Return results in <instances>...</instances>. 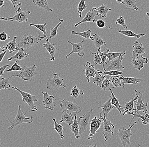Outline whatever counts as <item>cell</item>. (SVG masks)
<instances>
[{"label":"cell","mask_w":149,"mask_h":147,"mask_svg":"<svg viewBox=\"0 0 149 147\" xmlns=\"http://www.w3.org/2000/svg\"><path fill=\"white\" fill-rule=\"evenodd\" d=\"M47 24V23H45V24H30L29 26H33L35 27L36 28L42 32L44 38H46L47 35V32H46V28H45V26H46Z\"/></svg>","instance_id":"42"},{"label":"cell","mask_w":149,"mask_h":147,"mask_svg":"<svg viewBox=\"0 0 149 147\" xmlns=\"http://www.w3.org/2000/svg\"><path fill=\"white\" fill-rule=\"evenodd\" d=\"M64 79L58 73H54V77L49 78L47 81L46 87L49 90H56L60 88H66L67 85L63 83Z\"/></svg>","instance_id":"4"},{"label":"cell","mask_w":149,"mask_h":147,"mask_svg":"<svg viewBox=\"0 0 149 147\" xmlns=\"http://www.w3.org/2000/svg\"><path fill=\"white\" fill-rule=\"evenodd\" d=\"M124 58V56H121L119 57L116 58L115 59L111 61L110 65L107 67V68H104L103 70L105 71H110V70H123L125 67L122 64V60Z\"/></svg>","instance_id":"14"},{"label":"cell","mask_w":149,"mask_h":147,"mask_svg":"<svg viewBox=\"0 0 149 147\" xmlns=\"http://www.w3.org/2000/svg\"><path fill=\"white\" fill-rule=\"evenodd\" d=\"M44 38L41 37L40 34L32 35L29 33H24L17 46L19 48H23L24 49H30L41 42Z\"/></svg>","instance_id":"1"},{"label":"cell","mask_w":149,"mask_h":147,"mask_svg":"<svg viewBox=\"0 0 149 147\" xmlns=\"http://www.w3.org/2000/svg\"><path fill=\"white\" fill-rule=\"evenodd\" d=\"M17 38V37H14L13 40L7 43L5 45H3V49L9 50V54H11L15 52L16 50H19V48L18 47L17 43L16 40Z\"/></svg>","instance_id":"26"},{"label":"cell","mask_w":149,"mask_h":147,"mask_svg":"<svg viewBox=\"0 0 149 147\" xmlns=\"http://www.w3.org/2000/svg\"><path fill=\"white\" fill-rule=\"evenodd\" d=\"M146 14H147V15L148 16V18L149 19V13H146Z\"/></svg>","instance_id":"60"},{"label":"cell","mask_w":149,"mask_h":147,"mask_svg":"<svg viewBox=\"0 0 149 147\" xmlns=\"http://www.w3.org/2000/svg\"><path fill=\"white\" fill-rule=\"evenodd\" d=\"M124 5L128 9H131L132 10L138 11L139 8L136 5V0H123Z\"/></svg>","instance_id":"39"},{"label":"cell","mask_w":149,"mask_h":147,"mask_svg":"<svg viewBox=\"0 0 149 147\" xmlns=\"http://www.w3.org/2000/svg\"><path fill=\"white\" fill-rule=\"evenodd\" d=\"M53 121L54 123V125L53 129L55 130L56 132L58 133L60 138L61 139H63L65 138V136L63 134V129H64L63 125L60 123H58L57 122L55 118L53 119Z\"/></svg>","instance_id":"34"},{"label":"cell","mask_w":149,"mask_h":147,"mask_svg":"<svg viewBox=\"0 0 149 147\" xmlns=\"http://www.w3.org/2000/svg\"><path fill=\"white\" fill-rule=\"evenodd\" d=\"M118 75V77L121 79V84L123 88L125 87V84H136L138 83H141L140 81L142 80L141 79H138V78H135V77H124L122 75L119 76Z\"/></svg>","instance_id":"22"},{"label":"cell","mask_w":149,"mask_h":147,"mask_svg":"<svg viewBox=\"0 0 149 147\" xmlns=\"http://www.w3.org/2000/svg\"><path fill=\"white\" fill-rule=\"evenodd\" d=\"M5 51V50H4V49H2L1 47H0V54L3 52H4Z\"/></svg>","instance_id":"58"},{"label":"cell","mask_w":149,"mask_h":147,"mask_svg":"<svg viewBox=\"0 0 149 147\" xmlns=\"http://www.w3.org/2000/svg\"><path fill=\"white\" fill-rule=\"evenodd\" d=\"M13 77V76H10L8 78H1L0 80V90H10L11 88V84L9 83V79Z\"/></svg>","instance_id":"35"},{"label":"cell","mask_w":149,"mask_h":147,"mask_svg":"<svg viewBox=\"0 0 149 147\" xmlns=\"http://www.w3.org/2000/svg\"><path fill=\"white\" fill-rule=\"evenodd\" d=\"M43 95L44 99L42 100V104L46 109L53 111L57 107L55 101L56 98L53 95H50L47 92H42Z\"/></svg>","instance_id":"11"},{"label":"cell","mask_w":149,"mask_h":147,"mask_svg":"<svg viewBox=\"0 0 149 147\" xmlns=\"http://www.w3.org/2000/svg\"><path fill=\"white\" fill-rule=\"evenodd\" d=\"M45 43H43L42 47L46 48L47 51L51 55V57L50 59V61H54L55 60L54 56L56 52V51L58 50L59 48L56 46V45L54 43L51 44L50 42V39L49 38L46 39L45 40Z\"/></svg>","instance_id":"19"},{"label":"cell","mask_w":149,"mask_h":147,"mask_svg":"<svg viewBox=\"0 0 149 147\" xmlns=\"http://www.w3.org/2000/svg\"><path fill=\"white\" fill-rule=\"evenodd\" d=\"M97 72L101 74H105V75H109L111 76H118V75H120L123 74L124 72H122L120 71H118V70H112L110 71H105L103 72L101 70H97Z\"/></svg>","instance_id":"46"},{"label":"cell","mask_w":149,"mask_h":147,"mask_svg":"<svg viewBox=\"0 0 149 147\" xmlns=\"http://www.w3.org/2000/svg\"><path fill=\"white\" fill-rule=\"evenodd\" d=\"M106 75L105 74L97 72L93 77V82L94 84H96L97 86H101L102 82L106 79Z\"/></svg>","instance_id":"37"},{"label":"cell","mask_w":149,"mask_h":147,"mask_svg":"<svg viewBox=\"0 0 149 147\" xmlns=\"http://www.w3.org/2000/svg\"><path fill=\"white\" fill-rule=\"evenodd\" d=\"M92 54H94V60H93V63H95V65L100 64V65H102V61L101 59V57L99 54V51L97 50V52H92Z\"/></svg>","instance_id":"48"},{"label":"cell","mask_w":149,"mask_h":147,"mask_svg":"<svg viewBox=\"0 0 149 147\" xmlns=\"http://www.w3.org/2000/svg\"><path fill=\"white\" fill-rule=\"evenodd\" d=\"M109 80L115 87L122 86L121 79L118 77V76H110Z\"/></svg>","instance_id":"44"},{"label":"cell","mask_w":149,"mask_h":147,"mask_svg":"<svg viewBox=\"0 0 149 147\" xmlns=\"http://www.w3.org/2000/svg\"><path fill=\"white\" fill-rule=\"evenodd\" d=\"M84 93V90L79 89L77 85H75L72 88L70 95L74 98H77L80 95H83Z\"/></svg>","instance_id":"40"},{"label":"cell","mask_w":149,"mask_h":147,"mask_svg":"<svg viewBox=\"0 0 149 147\" xmlns=\"http://www.w3.org/2000/svg\"><path fill=\"white\" fill-rule=\"evenodd\" d=\"M24 69V68H22L18 65L17 61L15 62V63L11 68L9 69L6 70V72L22 71Z\"/></svg>","instance_id":"47"},{"label":"cell","mask_w":149,"mask_h":147,"mask_svg":"<svg viewBox=\"0 0 149 147\" xmlns=\"http://www.w3.org/2000/svg\"><path fill=\"white\" fill-rule=\"evenodd\" d=\"M86 0H81L80 2L78 4V12L79 13V17L81 18L82 17V13L84 10H85L87 8V6L86 5L85 2Z\"/></svg>","instance_id":"45"},{"label":"cell","mask_w":149,"mask_h":147,"mask_svg":"<svg viewBox=\"0 0 149 147\" xmlns=\"http://www.w3.org/2000/svg\"><path fill=\"white\" fill-rule=\"evenodd\" d=\"M110 98L107 102H105L104 104H103L102 106H100L99 107V108H101L102 109V113L105 114L106 118H108V115L109 112L112 109L114 108V106L111 103V96L109 95Z\"/></svg>","instance_id":"25"},{"label":"cell","mask_w":149,"mask_h":147,"mask_svg":"<svg viewBox=\"0 0 149 147\" xmlns=\"http://www.w3.org/2000/svg\"><path fill=\"white\" fill-rule=\"evenodd\" d=\"M92 32V31L91 30H88L86 31L81 32H76L75 31L73 30L71 31V34H73V35H79L86 40L91 39L92 41H93L94 39H93V36H91V34Z\"/></svg>","instance_id":"36"},{"label":"cell","mask_w":149,"mask_h":147,"mask_svg":"<svg viewBox=\"0 0 149 147\" xmlns=\"http://www.w3.org/2000/svg\"><path fill=\"white\" fill-rule=\"evenodd\" d=\"M133 115V118H132V120L130 122V124H129V126L130 127L131 125V123H132V121H133L134 118H139L141 119V122L143 125H148L149 124V114H146L145 115L143 116L141 115L139 113V111H138L136 110L135 111V113H133L131 114Z\"/></svg>","instance_id":"31"},{"label":"cell","mask_w":149,"mask_h":147,"mask_svg":"<svg viewBox=\"0 0 149 147\" xmlns=\"http://www.w3.org/2000/svg\"><path fill=\"white\" fill-rule=\"evenodd\" d=\"M25 113H23V111L21 109L20 106L18 105V111L17 114L15 118L13 121V122L9 120V122L12 123L11 126H9V129H13L14 128L23 123H31L33 122V120L32 117L30 118L26 117Z\"/></svg>","instance_id":"5"},{"label":"cell","mask_w":149,"mask_h":147,"mask_svg":"<svg viewBox=\"0 0 149 147\" xmlns=\"http://www.w3.org/2000/svg\"><path fill=\"white\" fill-rule=\"evenodd\" d=\"M106 75V79L104 80L102 82V84H101V89L104 90H111L112 89L115 88L111 82L109 80V75Z\"/></svg>","instance_id":"33"},{"label":"cell","mask_w":149,"mask_h":147,"mask_svg":"<svg viewBox=\"0 0 149 147\" xmlns=\"http://www.w3.org/2000/svg\"><path fill=\"white\" fill-rule=\"evenodd\" d=\"M102 124V120L100 118H97L95 116L92 120L90 123V129L88 135L87 139H92L94 141L93 137L95 134H96L98 130L101 127Z\"/></svg>","instance_id":"12"},{"label":"cell","mask_w":149,"mask_h":147,"mask_svg":"<svg viewBox=\"0 0 149 147\" xmlns=\"http://www.w3.org/2000/svg\"><path fill=\"white\" fill-rule=\"evenodd\" d=\"M79 122L78 121L77 119V114L74 115V120L73 123L71 125L70 129L71 132L74 134L75 137L77 139H79L80 138V134H79Z\"/></svg>","instance_id":"29"},{"label":"cell","mask_w":149,"mask_h":147,"mask_svg":"<svg viewBox=\"0 0 149 147\" xmlns=\"http://www.w3.org/2000/svg\"><path fill=\"white\" fill-rule=\"evenodd\" d=\"M102 112V111L100 114V118L101 119L103 122V134L104 137V140L107 141L113 135L115 127L109 118L107 119L105 114Z\"/></svg>","instance_id":"3"},{"label":"cell","mask_w":149,"mask_h":147,"mask_svg":"<svg viewBox=\"0 0 149 147\" xmlns=\"http://www.w3.org/2000/svg\"><path fill=\"white\" fill-rule=\"evenodd\" d=\"M0 141H1V139H0Z\"/></svg>","instance_id":"61"},{"label":"cell","mask_w":149,"mask_h":147,"mask_svg":"<svg viewBox=\"0 0 149 147\" xmlns=\"http://www.w3.org/2000/svg\"><path fill=\"white\" fill-rule=\"evenodd\" d=\"M31 11H23L21 10L20 7H19L16 11L15 14L12 17H6L4 20L9 21L10 22L17 21L18 23H21L28 22L29 15L30 14Z\"/></svg>","instance_id":"8"},{"label":"cell","mask_w":149,"mask_h":147,"mask_svg":"<svg viewBox=\"0 0 149 147\" xmlns=\"http://www.w3.org/2000/svg\"><path fill=\"white\" fill-rule=\"evenodd\" d=\"M9 67V65H5L0 67V77L1 76H3L5 70L7 68Z\"/></svg>","instance_id":"54"},{"label":"cell","mask_w":149,"mask_h":147,"mask_svg":"<svg viewBox=\"0 0 149 147\" xmlns=\"http://www.w3.org/2000/svg\"><path fill=\"white\" fill-rule=\"evenodd\" d=\"M98 15V13L97 11L93 8L91 10H89L87 13L86 15L84 17V19L79 23L76 24L74 25V27H76L80 24L84 23H87V22H93L94 23H96L97 20L95 19V17Z\"/></svg>","instance_id":"16"},{"label":"cell","mask_w":149,"mask_h":147,"mask_svg":"<svg viewBox=\"0 0 149 147\" xmlns=\"http://www.w3.org/2000/svg\"><path fill=\"white\" fill-rule=\"evenodd\" d=\"M135 94L138 95V98L135 100L134 105L136 106V109L138 111H141L144 113H146L148 111V103L144 104L142 101V97L143 93L141 92H138L137 90H135Z\"/></svg>","instance_id":"15"},{"label":"cell","mask_w":149,"mask_h":147,"mask_svg":"<svg viewBox=\"0 0 149 147\" xmlns=\"http://www.w3.org/2000/svg\"><path fill=\"white\" fill-rule=\"evenodd\" d=\"M6 52H7V51L5 50L4 52L1 53L0 54V62H2V61L3 59V57H4L5 56L6 54Z\"/></svg>","instance_id":"55"},{"label":"cell","mask_w":149,"mask_h":147,"mask_svg":"<svg viewBox=\"0 0 149 147\" xmlns=\"http://www.w3.org/2000/svg\"><path fill=\"white\" fill-rule=\"evenodd\" d=\"M58 20L59 21V23L56 25V26L55 27L51 28V29H50L51 34L49 36V39H52L56 36L57 34H58L57 31L58 27L64 22L63 20L60 19V18H58Z\"/></svg>","instance_id":"43"},{"label":"cell","mask_w":149,"mask_h":147,"mask_svg":"<svg viewBox=\"0 0 149 147\" xmlns=\"http://www.w3.org/2000/svg\"><path fill=\"white\" fill-rule=\"evenodd\" d=\"M37 66L35 65L29 67L25 66L22 72L15 73L13 75V77H18L24 81H31L37 74Z\"/></svg>","instance_id":"6"},{"label":"cell","mask_w":149,"mask_h":147,"mask_svg":"<svg viewBox=\"0 0 149 147\" xmlns=\"http://www.w3.org/2000/svg\"><path fill=\"white\" fill-rule=\"evenodd\" d=\"M29 55V53H25L23 48H19L18 52L15 54L11 56L7 59L8 61H10L13 59H18V60H23L28 57Z\"/></svg>","instance_id":"28"},{"label":"cell","mask_w":149,"mask_h":147,"mask_svg":"<svg viewBox=\"0 0 149 147\" xmlns=\"http://www.w3.org/2000/svg\"><path fill=\"white\" fill-rule=\"evenodd\" d=\"M97 50L99 51V54L100 55L101 57V59H102V66L104 67L105 66V63L107 61V59L108 58L106 56V53H105L104 51L103 52H101V47L99 48L98 49H97Z\"/></svg>","instance_id":"50"},{"label":"cell","mask_w":149,"mask_h":147,"mask_svg":"<svg viewBox=\"0 0 149 147\" xmlns=\"http://www.w3.org/2000/svg\"></svg>","instance_id":"63"},{"label":"cell","mask_w":149,"mask_h":147,"mask_svg":"<svg viewBox=\"0 0 149 147\" xmlns=\"http://www.w3.org/2000/svg\"><path fill=\"white\" fill-rule=\"evenodd\" d=\"M11 88L18 91L22 95V99L23 102L26 103L29 105V108L27 111L25 113V114H27L31 111H37L38 109H37V107L34 105L35 102L38 101V99L36 96L31 94L28 92L22 91L15 86H12Z\"/></svg>","instance_id":"2"},{"label":"cell","mask_w":149,"mask_h":147,"mask_svg":"<svg viewBox=\"0 0 149 147\" xmlns=\"http://www.w3.org/2000/svg\"><path fill=\"white\" fill-rule=\"evenodd\" d=\"M61 120L59 121V122H65L69 125H71L74 122V118H73L71 112L63 110L62 112Z\"/></svg>","instance_id":"23"},{"label":"cell","mask_w":149,"mask_h":147,"mask_svg":"<svg viewBox=\"0 0 149 147\" xmlns=\"http://www.w3.org/2000/svg\"><path fill=\"white\" fill-rule=\"evenodd\" d=\"M118 32L125 35V36H127L128 37H133V38H136L137 39H139L140 38L143 37V36H146V34L145 33H139V34H136L133 31L130 30H118Z\"/></svg>","instance_id":"32"},{"label":"cell","mask_w":149,"mask_h":147,"mask_svg":"<svg viewBox=\"0 0 149 147\" xmlns=\"http://www.w3.org/2000/svg\"><path fill=\"white\" fill-rule=\"evenodd\" d=\"M93 8L96 10L98 13V16L101 17L103 18H106L109 12L111 10V8L103 4L98 8H97V7H93Z\"/></svg>","instance_id":"30"},{"label":"cell","mask_w":149,"mask_h":147,"mask_svg":"<svg viewBox=\"0 0 149 147\" xmlns=\"http://www.w3.org/2000/svg\"><path fill=\"white\" fill-rule=\"evenodd\" d=\"M116 24H119L121 26L123 27V28L127 29V26L125 24V20L124 17L123 16H120L116 20L115 22Z\"/></svg>","instance_id":"49"},{"label":"cell","mask_w":149,"mask_h":147,"mask_svg":"<svg viewBox=\"0 0 149 147\" xmlns=\"http://www.w3.org/2000/svg\"><path fill=\"white\" fill-rule=\"evenodd\" d=\"M104 52H105L106 56L108 58V61L105 63L106 64H108L110 61H112L113 59L121 56H124L126 54L125 51H123L122 52H111L109 48L106 49Z\"/></svg>","instance_id":"24"},{"label":"cell","mask_w":149,"mask_h":147,"mask_svg":"<svg viewBox=\"0 0 149 147\" xmlns=\"http://www.w3.org/2000/svg\"><path fill=\"white\" fill-rule=\"evenodd\" d=\"M5 0H0V10L1 8H3L4 6Z\"/></svg>","instance_id":"56"},{"label":"cell","mask_w":149,"mask_h":147,"mask_svg":"<svg viewBox=\"0 0 149 147\" xmlns=\"http://www.w3.org/2000/svg\"><path fill=\"white\" fill-rule=\"evenodd\" d=\"M84 67V72L85 76L87 79V82L89 83L90 82V79L93 78L97 73V70H96L94 65L88 62H86Z\"/></svg>","instance_id":"18"},{"label":"cell","mask_w":149,"mask_h":147,"mask_svg":"<svg viewBox=\"0 0 149 147\" xmlns=\"http://www.w3.org/2000/svg\"><path fill=\"white\" fill-rule=\"evenodd\" d=\"M116 1L117 2V3H119V4H121V3H123L124 5V2L123 0H116Z\"/></svg>","instance_id":"57"},{"label":"cell","mask_w":149,"mask_h":147,"mask_svg":"<svg viewBox=\"0 0 149 147\" xmlns=\"http://www.w3.org/2000/svg\"></svg>","instance_id":"62"},{"label":"cell","mask_w":149,"mask_h":147,"mask_svg":"<svg viewBox=\"0 0 149 147\" xmlns=\"http://www.w3.org/2000/svg\"><path fill=\"white\" fill-rule=\"evenodd\" d=\"M93 39H94V43L95 46L97 49L101 47L102 45H107L106 42L101 37L99 36L97 34H95L93 35Z\"/></svg>","instance_id":"38"},{"label":"cell","mask_w":149,"mask_h":147,"mask_svg":"<svg viewBox=\"0 0 149 147\" xmlns=\"http://www.w3.org/2000/svg\"><path fill=\"white\" fill-rule=\"evenodd\" d=\"M60 106L63 110L66 111L71 113L74 112L76 113H79L81 112V109L80 106L74 102L67 100L66 98L61 100Z\"/></svg>","instance_id":"10"},{"label":"cell","mask_w":149,"mask_h":147,"mask_svg":"<svg viewBox=\"0 0 149 147\" xmlns=\"http://www.w3.org/2000/svg\"><path fill=\"white\" fill-rule=\"evenodd\" d=\"M10 39V36H8L4 31L0 33V41H5L7 39Z\"/></svg>","instance_id":"53"},{"label":"cell","mask_w":149,"mask_h":147,"mask_svg":"<svg viewBox=\"0 0 149 147\" xmlns=\"http://www.w3.org/2000/svg\"><path fill=\"white\" fill-rule=\"evenodd\" d=\"M133 51L132 52V57H136L139 55L145 54H146L145 49L143 44L136 40L133 45Z\"/></svg>","instance_id":"21"},{"label":"cell","mask_w":149,"mask_h":147,"mask_svg":"<svg viewBox=\"0 0 149 147\" xmlns=\"http://www.w3.org/2000/svg\"><path fill=\"white\" fill-rule=\"evenodd\" d=\"M97 26L99 28H103L105 27H107L106 25V23L105 21L102 19H99L98 20H97L96 22Z\"/></svg>","instance_id":"51"},{"label":"cell","mask_w":149,"mask_h":147,"mask_svg":"<svg viewBox=\"0 0 149 147\" xmlns=\"http://www.w3.org/2000/svg\"><path fill=\"white\" fill-rule=\"evenodd\" d=\"M84 40H82L81 42L74 43L72 42H71L68 40V42L72 45V50L70 53L66 56V58H68L70 56L74 53L78 54V56L80 57H82L85 55V46L84 44Z\"/></svg>","instance_id":"13"},{"label":"cell","mask_w":149,"mask_h":147,"mask_svg":"<svg viewBox=\"0 0 149 147\" xmlns=\"http://www.w3.org/2000/svg\"><path fill=\"white\" fill-rule=\"evenodd\" d=\"M111 94L112 104L114 106V107L116 108V109L118 110L119 112H120V114H122V111H121V110H122V108H123V106H121V105H120L119 100H118L117 98H116V97L115 96V95H114V93H113V92L111 90Z\"/></svg>","instance_id":"41"},{"label":"cell","mask_w":149,"mask_h":147,"mask_svg":"<svg viewBox=\"0 0 149 147\" xmlns=\"http://www.w3.org/2000/svg\"><path fill=\"white\" fill-rule=\"evenodd\" d=\"M93 109H91L89 111L85 114H83L79 118V134H80L85 132L88 127L90 126L89 122L91 114H93Z\"/></svg>","instance_id":"9"},{"label":"cell","mask_w":149,"mask_h":147,"mask_svg":"<svg viewBox=\"0 0 149 147\" xmlns=\"http://www.w3.org/2000/svg\"><path fill=\"white\" fill-rule=\"evenodd\" d=\"M6 1H10L13 5L14 8H15V10L16 9V6L19 7V6L22 5L20 0H6Z\"/></svg>","instance_id":"52"},{"label":"cell","mask_w":149,"mask_h":147,"mask_svg":"<svg viewBox=\"0 0 149 147\" xmlns=\"http://www.w3.org/2000/svg\"><path fill=\"white\" fill-rule=\"evenodd\" d=\"M139 119H138L137 121L134 122L128 129H126L124 127H123V128H119L118 130V136L120 139L123 147H125L127 144H131L130 137L133 135L131 132V128L135 124L139 121Z\"/></svg>","instance_id":"7"},{"label":"cell","mask_w":149,"mask_h":147,"mask_svg":"<svg viewBox=\"0 0 149 147\" xmlns=\"http://www.w3.org/2000/svg\"><path fill=\"white\" fill-rule=\"evenodd\" d=\"M33 3L35 6L40 8L47 10L48 12H52L53 10L48 5L47 0H33Z\"/></svg>","instance_id":"27"},{"label":"cell","mask_w":149,"mask_h":147,"mask_svg":"<svg viewBox=\"0 0 149 147\" xmlns=\"http://www.w3.org/2000/svg\"><path fill=\"white\" fill-rule=\"evenodd\" d=\"M148 62V59L147 58L144 57L142 55H139L136 57H132L131 63L134 68L138 70H140L144 68V64Z\"/></svg>","instance_id":"17"},{"label":"cell","mask_w":149,"mask_h":147,"mask_svg":"<svg viewBox=\"0 0 149 147\" xmlns=\"http://www.w3.org/2000/svg\"><path fill=\"white\" fill-rule=\"evenodd\" d=\"M138 98V95L136 94V96L134 98L131 99L129 102H126L124 107L122 108V114L123 116L125 114H132L134 113V111L136 110V108H134V103L135 100Z\"/></svg>","instance_id":"20"},{"label":"cell","mask_w":149,"mask_h":147,"mask_svg":"<svg viewBox=\"0 0 149 147\" xmlns=\"http://www.w3.org/2000/svg\"><path fill=\"white\" fill-rule=\"evenodd\" d=\"M5 17H0V20H4L5 19Z\"/></svg>","instance_id":"59"}]
</instances>
